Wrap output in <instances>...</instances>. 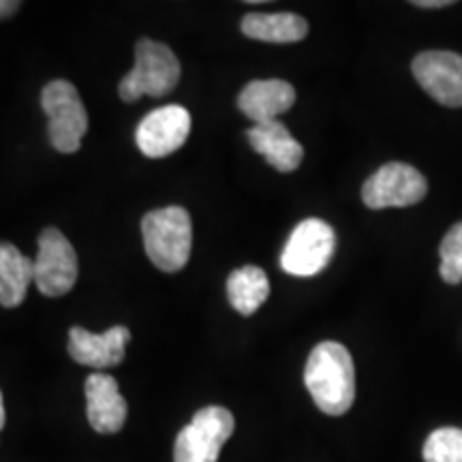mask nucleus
<instances>
[{
    "mask_svg": "<svg viewBox=\"0 0 462 462\" xmlns=\"http://www.w3.org/2000/svg\"><path fill=\"white\" fill-rule=\"evenodd\" d=\"M304 383L319 411L345 415L356 401V368L345 345L326 340L310 351Z\"/></svg>",
    "mask_w": 462,
    "mask_h": 462,
    "instance_id": "obj_1",
    "label": "nucleus"
},
{
    "mask_svg": "<svg viewBox=\"0 0 462 462\" xmlns=\"http://www.w3.org/2000/svg\"><path fill=\"white\" fill-rule=\"evenodd\" d=\"M142 236L150 262L163 273H178L190 259L193 223L180 206H167L143 217Z\"/></svg>",
    "mask_w": 462,
    "mask_h": 462,
    "instance_id": "obj_2",
    "label": "nucleus"
},
{
    "mask_svg": "<svg viewBox=\"0 0 462 462\" xmlns=\"http://www.w3.org/2000/svg\"><path fill=\"white\" fill-rule=\"evenodd\" d=\"M180 60L170 45L140 39L135 45V67L118 86L120 99L126 103L140 97H165L180 82Z\"/></svg>",
    "mask_w": 462,
    "mask_h": 462,
    "instance_id": "obj_3",
    "label": "nucleus"
},
{
    "mask_svg": "<svg viewBox=\"0 0 462 462\" xmlns=\"http://www.w3.org/2000/svg\"><path fill=\"white\" fill-rule=\"evenodd\" d=\"M42 107L48 116V137L54 150L78 152L88 131V114L78 88L67 79H54L42 92Z\"/></svg>",
    "mask_w": 462,
    "mask_h": 462,
    "instance_id": "obj_4",
    "label": "nucleus"
},
{
    "mask_svg": "<svg viewBox=\"0 0 462 462\" xmlns=\"http://www.w3.org/2000/svg\"><path fill=\"white\" fill-rule=\"evenodd\" d=\"M234 429L236 420L229 409L218 404L199 409L176 439L173 462H217Z\"/></svg>",
    "mask_w": 462,
    "mask_h": 462,
    "instance_id": "obj_5",
    "label": "nucleus"
},
{
    "mask_svg": "<svg viewBox=\"0 0 462 462\" xmlns=\"http://www.w3.org/2000/svg\"><path fill=\"white\" fill-rule=\"evenodd\" d=\"M337 248L334 229L321 218H306L289 236L281 268L291 276H315L330 263Z\"/></svg>",
    "mask_w": 462,
    "mask_h": 462,
    "instance_id": "obj_6",
    "label": "nucleus"
},
{
    "mask_svg": "<svg viewBox=\"0 0 462 462\" xmlns=\"http://www.w3.org/2000/svg\"><path fill=\"white\" fill-rule=\"evenodd\" d=\"M78 255L65 234L48 227L39 236V251L34 259V285L45 298H60L78 281Z\"/></svg>",
    "mask_w": 462,
    "mask_h": 462,
    "instance_id": "obj_7",
    "label": "nucleus"
},
{
    "mask_svg": "<svg viewBox=\"0 0 462 462\" xmlns=\"http://www.w3.org/2000/svg\"><path fill=\"white\" fill-rule=\"evenodd\" d=\"M429 193V182L413 165L392 161L379 167L377 171L364 182L362 201L371 210L383 208H407L420 204Z\"/></svg>",
    "mask_w": 462,
    "mask_h": 462,
    "instance_id": "obj_8",
    "label": "nucleus"
},
{
    "mask_svg": "<svg viewBox=\"0 0 462 462\" xmlns=\"http://www.w3.org/2000/svg\"><path fill=\"white\" fill-rule=\"evenodd\" d=\"M413 78L432 99L446 107H462V56L454 51H421L413 58Z\"/></svg>",
    "mask_w": 462,
    "mask_h": 462,
    "instance_id": "obj_9",
    "label": "nucleus"
},
{
    "mask_svg": "<svg viewBox=\"0 0 462 462\" xmlns=\"http://www.w3.org/2000/svg\"><path fill=\"white\" fill-rule=\"evenodd\" d=\"M190 133V114L182 106H165L150 112L135 131L137 148L148 159H163L180 150Z\"/></svg>",
    "mask_w": 462,
    "mask_h": 462,
    "instance_id": "obj_10",
    "label": "nucleus"
},
{
    "mask_svg": "<svg viewBox=\"0 0 462 462\" xmlns=\"http://www.w3.org/2000/svg\"><path fill=\"white\" fill-rule=\"evenodd\" d=\"M131 340L129 328L114 326L103 334H92L75 326L69 330V356L82 366L112 368L125 360V346Z\"/></svg>",
    "mask_w": 462,
    "mask_h": 462,
    "instance_id": "obj_11",
    "label": "nucleus"
},
{
    "mask_svg": "<svg viewBox=\"0 0 462 462\" xmlns=\"http://www.w3.org/2000/svg\"><path fill=\"white\" fill-rule=\"evenodd\" d=\"M86 413L90 426L99 435H116L126 421V401L120 394L118 381L112 374L92 373L84 383Z\"/></svg>",
    "mask_w": 462,
    "mask_h": 462,
    "instance_id": "obj_12",
    "label": "nucleus"
},
{
    "mask_svg": "<svg viewBox=\"0 0 462 462\" xmlns=\"http://www.w3.org/2000/svg\"><path fill=\"white\" fill-rule=\"evenodd\" d=\"M296 103V88L285 79H253L238 95L240 112L255 125L279 120Z\"/></svg>",
    "mask_w": 462,
    "mask_h": 462,
    "instance_id": "obj_13",
    "label": "nucleus"
},
{
    "mask_svg": "<svg viewBox=\"0 0 462 462\" xmlns=\"http://www.w3.org/2000/svg\"><path fill=\"white\" fill-rule=\"evenodd\" d=\"M255 152L268 161L276 171H296L304 159V148L281 120L253 125L246 133Z\"/></svg>",
    "mask_w": 462,
    "mask_h": 462,
    "instance_id": "obj_14",
    "label": "nucleus"
},
{
    "mask_svg": "<svg viewBox=\"0 0 462 462\" xmlns=\"http://www.w3.org/2000/svg\"><path fill=\"white\" fill-rule=\"evenodd\" d=\"M242 32L263 43H298L309 34V22L302 15L289 14H248L242 20Z\"/></svg>",
    "mask_w": 462,
    "mask_h": 462,
    "instance_id": "obj_15",
    "label": "nucleus"
},
{
    "mask_svg": "<svg viewBox=\"0 0 462 462\" xmlns=\"http://www.w3.org/2000/svg\"><path fill=\"white\" fill-rule=\"evenodd\" d=\"M34 282V262L22 255L20 248L0 242V304L15 309L26 300L28 287Z\"/></svg>",
    "mask_w": 462,
    "mask_h": 462,
    "instance_id": "obj_16",
    "label": "nucleus"
},
{
    "mask_svg": "<svg viewBox=\"0 0 462 462\" xmlns=\"http://www.w3.org/2000/svg\"><path fill=\"white\" fill-rule=\"evenodd\" d=\"M270 296L268 274L257 265H242L234 270L227 279V298L229 304L238 310L240 315L251 317L257 313Z\"/></svg>",
    "mask_w": 462,
    "mask_h": 462,
    "instance_id": "obj_17",
    "label": "nucleus"
},
{
    "mask_svg": "<svg viewBox=\"0 0 462 462\" xmlns=\"http://www.w3.org/2000/svg\"><path fill=\"white\" fill-rule=\"evenodd\" d=\"M424 462H462V429L446 426L430 432L424 443Z\"/></svg>",
    "mask_w": 462,
    "mask_h": 462,
    "instance_id": "obj_18",
    "label": "nucleus"
},
{
    "mask_svg": "<svg viewBox=\"0 0 462 462\" xmlns=\"http://www.w3.org/2000/svg\"><path fill=\"white\" fill-rule=\"evenodd\" d=\"M439 255H441V265H439L441 279L449 285H458L462 281V223H456L448 231L439 246Z\"/></svg>",
    "mask_w": 462,
    "mask_h": 462,
    "instance_id": "obj_19",
    "label": "nucleus"
},
{
    "mask_svg": "<svg viewBox=\"0 0 462 462\" xmlns=\"http://www.w3.org/2000/svg\"><path fill=\"white\" fill-rule=\"evenodd\" d=\"M20 7L22 5L17 3V0H0V20H3V17L15 15Z\"/></svg>",
    "mask_w": 462,
    "mask_h": 462,
    "instance_id": "obj_20",
    "label": "nucleus"
},
{
    "mask_svg": "<svg viewBox=\"0 0 462 462\" xmlns=\"http://www.w3.org/2000/svg\"><path fill=\"white\" fill-rule=\"evenodd\" d=\"M415 7H421V9H443V7H449V5H454L452 0H415Z\"/></svg>",
    "mask_w": 462,
    "mask_h": 462,
    "instance_id": "obj_21",
    "label": "nucleus"
},
{
    "mask_svg": "<svg viewBox=\"0 0 462 462\" xmlns=\"http://www.w3.org/2000/svg\"><path fill=\"white\" fill-rule=\"evenodd\" d=\"M5 426V402H3V392H0V430Z\"/></svg>",
    "mask_w": 462,
    "mask_h": 462,
    "instance_id": "obj_22",
    "label": "nucleus"
}]
</instances>
